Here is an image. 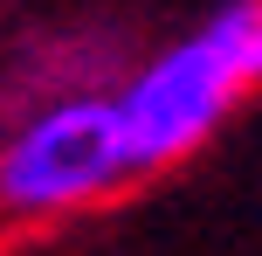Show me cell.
<instances>
[{
    "label": "cell",
    "instance_id": "7a4b0ae2",
    "mask_svg": "<svg viewBox=\"0 0 262 256\" xmlns=\"http://www.w3.org/2000/svg\"><path fill=\"white\" fill-rule=\"evenodd\" d=\"M124 173H131V152H124L118 104L76 97V104H55L49 118H35L0 152V201L21 215H41V208L90 201Z\"/></svg>",
    "mask_w": 262,
    "mask_h": 256
},
{
    "label": "cell",
    "instance_id": "6da1fadb",
    "mask_svg": "<svg viewBox=\"0 0 262 256\" xmlns=\"http://www.w3.org/2000/svg\"><path fill=\"white\" fill-rule=\"evenodd\" d=\"M249 35H255V0H235V7H221L193 42L166 49L118 97L131 173L180 160L193 139L214 132V118L228 111V97L249 83Z\"/></svg>",
    "mask_w": 262,
    "mask_h": 256
},
{
    "label": "cell",
    "instance_id": "3957f363",
    "mask_svg": "<svg viewBox=\"0 0 262 256\" xmlns=\"http://www.w3.org/2000/svg\"><path fill=\"white\" fill-rule=\"evenodd\" d=\"M249 83H262V0H255V35H249Z\"/></svg>",
    "mask_w": 262,
    "mask_h": 256
}]
</instances>
